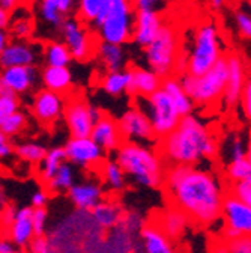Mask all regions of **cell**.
Wrapping results in <instances>:
<instances>
[{"label":"cell","instance_id":"obj_1","mask_svg":"<svg viewBox=\"0 0 251 253\" xmlns=\"http://www.w3.org/2000/svg\"><path fill=\"white\" fill-rule=\"evenodd\" d=\"M173 207L191 220L193 226L212 228L221 220L226 181L203 166H170L163 184Z\"/></svg>","mask_w":251,"mask_h":253},{"label":"cell","instance_id":"obj_2","mask_svg":"<svg viewBox=\"0 0 251 253\" xmlns=\"http://www.w3.org/2000/svg\"><path fill=\"white\" fill-rule=\"evenodd\" d=\"M158 152L167 168L202 166L218 157L219 142L209 125L194 113L180 118L176 128L158 140Z\"/></svg>","mask_w":251,"mask_h":253},{"label":"cell","instance_id":"obj_3","mask_svg":"<svg viewBox=\"0 0 251 253\" xmlns=\"http://www.w3.org/2000/svg\"><path fill=\"white\" fill-rule=\"evenodd\" d=\"M114 160L134 184L144 188L163 187L167 165L152 145L123 142L114 151Z\"/></svg>","mask_w":251,"mask_h":253},{"label":"cell","instance_id":"obj_4","mask_svg":"<svg viewBox=\"0 0 251 253\" xmlns=\"http://www.w3.org/2000/svg\"><path fill=\"white\" fill-rule=\"evenodd\" d=\"M224 56V42L219 27L212 20L203 21L194 30L186 59H182L183 73L190 76H203Z\"/></svg>","mask_w":251,"mask_h":253},{"label":"cell","instance_id":"obj_5","mask_svg":"<svg viewBox=\"0 0 251 253\" xmlns=\"http://www.w3.org/2000/svg\"><path fill=\"white\" fill-rule=\"evenodd\" d=\"M95 228L90 211L74 210L48 228L45 237L54 253H81L89 234Z\"/></svg>","mask_w":251,"mask_h":253},{"label":"cell","instance_id":"obj_6","mask_svg":"<svg viewBox=\"0 0 251 253\" xmlns=\"http://www.w3.org/2000/svg\"><path fill=\"white\" fill-rule=\"evenodd\" d=\"M226 56L203 76H190L183 73L179 77L183 90L196 106L211 107L221 101L229 74Z\"/></svg>","mask_w":251,"mask_h":253},{"label":"cell","instance_id":"obj_7","mask_svg":"<svg viewBox=\"0 0 251 253\" xmlns=\"http://www.w3.org/2000/svg\"><path fill=\"white\" fill-rule=\"evenodd\" d=\"M147 68L161 79L175 76L180 67L179 37L172 24L164 23L156 38L144 48Z\"/></svg>","mask_w":251,"mask_h":253},{"label":"cell","instance_id":"obj_8","mask_svg":"<svg viewBox=\"0 0 251 253\" xmlns=\"http://www.w3.org/2000/svg\"><path fill=\"white\" fill-rule=\"evenodd\" d=\"M136 101L137 107L142 112H144V115L149 118L155 136L158 140L170 134L178 126L182 118L172 98L163 89H158L144 98L139 97L136 98Z\"/></svg>","mask_w":251,"mask_h":253},{"label":"cell","instance_id":"obj_9","mask_svg":"<svg viewBox=\"0 0 251 253\" xmlns=\"http://www.w3.org/2000/svg\"><path fill=\"white\" fill-rule=\"evenodd\" d=\"M139 237L140 232L127 226L122 220L108 231L97 226L89 234L81 253H131L137 249Z\"/></svg>","mask_w":251,"mask_h":253},{"label":"cell","instance_id":"obj_10","mask_svg":"<svg viewBox=\"0 0 251 253\" xmlns=\"http://www.w3.org/2000/svg\"><path fill=\"white\" fill-rule=\"evenodd\" d=\"M136 9L133 0H111L110 11L98 27L100 40L110 44L125 45L133 41Z\"/></svg>","mask_w":251,"mask_h":253},{"label":"cell","instance_id":"obj_11","mask_svg":"<svg viewBox=\"0 0 251 253\" xmlns=\"http://www.w3.org/2000/svg\"><path fill=\"white\" fill-rule=\"evenodd\" d=\"M104 112L92 106L83 95H70L65 100L64 121L71 137H90V133Z\"/></svg>","mask_w":251,"mask_h":253},{"label":"cell","instance_id":"obj_12","mask_svg":"<svg viewBox=\"0 0 251 253\" xmlns=\"http://www.w3.org/2000/svg\"><path fill=\"white\" fill-rule=\"evenodd\" d=\"M223 238L251 237V207L245 205L236 196L227 192L221 208Z\"/></svg>","mask_w":251,"mask_h":253},{"label":"cell","instance_id":"obj_13","mask_svg":"<svg viewBox=\"0 0 251 253\" xmlns=\"http://www.w3.org/2000/svg\"><path fill=\"white\" fill-rule=\"evenodd\" d=\"M117 125L123 142H136L144 145H152L158 142L149 118L137 106L125 110L117 119Z\"/></svg>","mask_w":251,"mask_h":253},{"label":"cell","instance_id":"obj_14","mask_svg":"<svg viewBox=\"0 0 251 253\" xmlns=\"http://www.w3.org/2000/svg\"><path fill=\"white\" fill-rule=\"evenodd\" d=\"M64 42L71 51L72 59L78 62H87L93 54H97V45H93V38L87 32L84 23L77 18L65 20L60 29Z\"/></svg>","mask_w":251,"mask_h":253},{"label":"cell","instance_id":"obj_15","mask_svg":"<svg viewBox=\"0 0 251 253\" xmlns=\"http://www.w3.org/2000/svg\"><path fill=\"white\" fill-rule=\"evenodd\" d=\"M64 151L68 163L83 169L101 166L106 157V152L92 140V137H70L64 145Z\"/></svg>","mask_w":251,"mask_h":253},{"label":"cell","instance_id":"obj_16","mask_svg":"<svg viewBox=\"0 0 251 253\" xmlns=\"http://www.w3.org/2000/svg\"><path fill=\"white\" fill-rule=\"evenodd\" d=\"M227 67H229V74H227V83L221 97V106L224 110H233L236 106H239L241 101V93L247 82V68L245 62L239 54H227Z\"/></svg>","mask_w":251,"mask_h":253},{"label":"cell","instance_id":"obj_17","mask_svg":"<svg viewBox=\"0 0 251 253\" xmlns=\"http://www.w3.org/2000/svg\"><path fill=\"white\" fill-rule=\"evenodd\" d=\"M65 110V98L48 89H41L35 93L32 100V113L36 121L44 126L54 125L60 118H64Z\"/></svg>","mask_w":251,"mask_h":253},{"label":"cell","instance_id":"obj_18","mask_svg":"<svg viewBox=\"0 0 251 253\" xmlns=\"http://www.w3.org/2000/svg\"><path fill=\"white\" fill-rule=\"evenodd\" d=\"M152 221L175 243L182 241L193 228L191 220L173 205L161 210Z\"/></svg>","mask_w":251,"mask_h":253},{"label":"cell","instance_id":"obj_19","mask_svg":"<svg viewBox=\"0 0 251 253\" xmlns=\"http://www.w3.org/2000/svg\"><path fill=\"white\" fill-rule=\"evenodd\" d=\"M39 57L38 47L27 40H14L9 41L3 53L0 54V68L11 67H32Z\"/></svg>","mask_w":251,"mask_h":253},{"label":"cell","instance_id":"obj_20","mask_svg":"<svg viewBox=\"0 0 251 253\" xmlns=\"http://www.w3.org/2000/svg\"><path fill=\"white\" fill-rule=\"evenodd\" d=\"M164 24L161 12L156 11H136L133 42L142 48H146L158 35Z\"/></svg>","mask_w":251,"mask_h":253},{"label":"cell","instance_id":"obj_21","mask_svg":"<svg viewBox=\"0 0 251 253\" xmlns=\"http://www.w3.org/2000/svg\"><path fill=\"white\" fill-rule=\"evenodd\" d=\"M136 250L139 253H180L178 243L170 240L153 221H147L142 229Z\"/></svg>","mask_w":251,"mask_h":253},{"label":"cell","instance_id":"obj_22","mask_svg":"<svg viewBox=\"0 0 251 253\" xmlns=\"http://www.w3.org/2000/svg\"><path fill=\"white\" fill-rule=\"evenodd\" d=\"M68 199L75 210L92 211L101 201L106 199L104 187L95 181H83L75 182L68 190Z\"/></svg>","mask_w":251,"mask_h":253},{"label":"cell","instance_id":"obj_23","mask_svg":"<svg viewBox=\"0 0 251 253\" xmlns=\"http://www.w3.org/2000/svg\"><path fill=\"white\" fill-rule=\"evenodd\" d=\"M90 137L104 152H114L123 143V137L120 134L117 121L106 113L93 125Z\"/></svg>","mask_w":251,"mask_h":253},{"label":"cell","instance_id":"obj_24","mask_svg":"<svg viewBox=\"0 0 251 253\" xmlns=\"http://www.w3.org/2000/svg\"><path fill=\"white\" fill-rule=\"evenodd\" d=\"M32 212V207H21L17 210L14 223L8 231V238L15 244L17 249H27V246L35 238Z\"/></svg>","mask_w":251,"mask_h":253},{"label":"cell","instance_id":"obj_25","mask_svg":"<svg viewBox=\"0 0 251 253\" xmlns=\"http://www.w3.org/2000/svg\"><path fill=\"white\" fill-rule=\"evenodd\" d=\"M131 73V82L128 87V95L134 98L139 97H149L153 92L161 89L163 79L160 76H156L153 71H150L147 67H134L130 68Z\"/></svg>","mask_w":251,"mask_h":253},{"label":"cell","instance_id":"obj_26","mask_svg":"<svg viewBox=\"0 0 251 253\" xmlns=\"http://www.w3.org/2000/svg\"><path fill=\"white\" fill-rule=\"evenodd\" d=\"M0 77L5 84L15 93L21 95L32 89L38 80V70L35 65L32 67H11L5 68L0 73Z\"/></svg>","mask_w":251,"mask_h":253},{"label":"cell","instance_id":"obj_27","mask_svg":"<svg viewBox=\"0 0 251 253\" xmlns=\"http://www.w3.org/2000/svg\"><path fill=\"white\" fill-rule=\"evenodd\" d=\"M77 0H41L39 14L45 24L53 29H62L67 15L74 9Z\"/></svg>","mask_w":251,"mask_h":253},{"label":"cell","instance_id":"obj_28","mask_svg":"<svg viewBox=\"0 0 251 253\" xmlns=\"http://www.w3.org/2000/svg\"><path fill=\"white\" fill-rule=\"evenodd\" d=\"M123 212H125V210L122 208V205L117 201L104 199L90 211V215L98 228L108 231L120 223Z\"/></svg>","mask_w":251,"mask_h":253},{"label":"cell","instance_id":"obj_29","mask_svg":"<svg viewBox=\"0 0 251 253\" xmlns=\"http://www.w3.org/2000/svg\"><path fill=\"white\" fill-rule=\"evenodd\" d=\"M111 6V0H78L77 20L84 24H93L97 29L106 20Z\"/></svg>","mask_w":251,"mask_h":253},{"label":"cell","instance_id":"obj_30","mask_svg":"<svg viewBox=\"0 0 251 253\" xmlns=\"http://www.w3.org/2000/svg\"><path fill=\"white\" fill-rule=\"evenodd\" d=\"M97 56L107 73L127 70V51L123 45L100 41L97 45Z\"/></svg>","mask_w":251,"mask_h":253},{"label":"cell","instance_id":"obj_31","mask_svg":"<svg viewBox=\"0 0 251 253\" xmlns=\"http://www.w3.org/2000/svg\"><path fill=\"white\" fill-rule=\"evenodd\" d=\"M41 79L45 89L59 95H65L72 90V74L68 67H45Z\"/></svg>","mask_w":251,"mask_h":253},{"label":"cell","instance_id":"obj_32","mask_svg":"<svg viewBox=\"0 0 251 253\" xmlns=\"http://www.w3.org/2000/svg\"><path fill=\"white\" fill-rule=\"evenodd\" d=\"M161 89L169 95L172 98V101L175 103L178 112L180 113V116H186V115H191L196 104L191 101V98L188 97L186 92L183 90L182 84H180V80L179 77H167V79H163V83H161Z\"/></svg>","mask_w":251,"mask_h":253},{"label":"cell","instance_id":"obj_33","mask_svg":"<svg viewBox=\"0 0 251 253\" xmlns=\"http://www.w3.org/2000/svg\"><path fill=\"white\" fill-rule=\"evenodd\" d=\"M101 176L104 185L113 193H120L125 190L128 184V178L119 166V163L114 160H104L101 163Z\"/></svg>","mask_w":251,"mask_h":253},{"label":"cell","instance_id":"obj_34","mask_svg":"<svg viewBox=\"0 0 251 253\" xmlns=\"http://www.w3.org/2000/svg\"><path fill=\"white\" fill-rule=\"evenodd\" d=\"M45 67H68L72 62L70 48L64 41H50L42 48Z\"/></svg>","mask_w":251,"mask_h":253},{"label":"cell","instance_id":"obj_35","mask_svg":"<svg viewBox=\"0 0 251 253\" xmlns=\"http://www.w3.org/2000/svg\"><path fill=\"white\" fill-rule=\"evenodd\" d=\"M67 163V155H65V151H64V146H54L51 149L47 151L44 160L39 163V169H38V175H39V179L47 184L54 175L56 172L60 169V166Z\"/></svg>","mask_w":251,"mask_h":253},{"label":"cell","instance_id":"obj_36","mask_svg":"<svg viewBox=\"0 0 251 253\" xmlns=\"http://www.w3.org/2000/svg\"><path fill=\"white\" fill-rule=\"evenodd\" d=\"M75 166L71 163H64L60 169L56 172V175L45 184V190L51 195H60L68 193V190L75 184Z\"/></svg>","mask_w":251,"mask_h":253},{"label":"cell","instance_id":"obj_37","mask_svg":"<svg viewBox=\"0 0 251 253\" xmlns=\"http://www.w3.org/2000/svg\"><path fill=\"white\" fill-rule=\"evenodd\" d=\"M218 154H221L224 165L229 162L245 158L247 157V139H244L241 133L229 134L223 143H219Z\"/></svg>","mask_w":251,"mask_h":253},{"label":"cell","instance_id":"obj_38","mask_svg":"<svg viewBox=\"0 0 251 253\" xmlns=\"http://www.w3.org/2000/svg\"><path fill=\"white\" fill-rule=\"evenodd\" d=\"M130 82H131L130 70H122L116 73H107L103 77L100 86L110 97H119V95L128 92Z\"/></svg>","mask_w":251,"mask_h":253},{"label":"cell","instance_id":"obj_39","mask_svg":"<svg viewBox=\"0 0 251 253\" xmlns=\"http://www.w3.org/2000/svg\"><path fill=\"white\" fill-rule=\"evenodd\" d=\"M8 34L15 40H27L34 34V20L27 14V11L15 9L11 15V24L8 27Z\"/></svg>","mask_w":251,"mask_h":253},{"label":"cell","instance_id":"obj_40","mask_svg":"<svg viewBox=\"0 0 251 253\" xmlns=\"http://www.w3.org/2000/svg\"><path fill=\"white\" fill-rule=\"evenodd\" d=\"M47 148L38 142H20L14 146V154L20 158L21 162L29 165H39L47 154Z\"/></svg>","mask_w":251,"mask_h":253},{"label":"cell","instance_id":"obj_41","mask_svg":"<svg viewBox=\"0 0 251 253\" xmlns=\"http://www.w3.org/2000/svg\"><path fill=\"white\" fill-rule=\"evenodd\" d=\"M223 175H224V181L229 184L245 181V179L251 178V165L247 160V157L241 158V160L229 162L224 165Z\"/></svg>","mask_w":251,"mask_h":253},{"label":"cell","instance_id":"obj_42","mask_svg":"<svg viewBox=\"0 0 251 253\" xmlns=\"http://www.w3.org/2000/svg\"><path fill=\"white\" fill-rule=\"evenodd\" d=\"M26 126H27V116L18 110V112L9 115L3 121V124L0 125V131L5 133L9 137H14V136H18Z\"/></svg>","mask_w":251,"mask_h":253},{"label":"cell","instance_id":"obj_43","mask_svg":"<svg viewBox=\"0 0 251 253\" xmlns=\"http://www.w3.org/2000/svg\"><path fill=\"white\" fill-rule=\"evenodd\" d=\"M233 24L238 35L244 40H251V12L238 8L233 11Z\"/></svg>","mask_w":251,"mask_h":253},{"label":"cell","instance_id":"obj_44","mask_svg":"<svg viewBox=\"0 0 251 253\" xmlns=\"http://www.w3.org/2000/svg\"><path fill=\"white\" fill-rule=\"evenodd\" d=\"M18 109H20L18 95H15V93L2 95V97H0V125L3 124V121H5L9 115L18 112Z\"/></svg>","mask_w":251,"mask_h":253},{"label":"cell","instance_id":"obj_45","mask_svg":"<svg viewBox=\"0 0 251 253\" xmlns=\"http://www.w3.org/2000/svg\"><path fill=\"white\" fill-rule=\"evenodd\" d=\"M227 192L232 193L233 196H236L245 205L251 207V178H248L245 181H239V182L230 184Z\"/></svg>","mask_w":251,"mask_h":253},{"label":"cell","instance_id":"obj_46","mask_svg":"<svg viewBox=\"0 0 251 253\" xmlns=\"http://www.w3.org/2000/svg\"><path fill=\"white\" fill-rule=\"evenodd\" d=\"M48 210L47 208H34L32 221L35 237H44L48 231Z\"/></svg>","mask_w":251,"mask_h":253},{"label":"cell","instance_id":"obj_47","mask_svg":"<svg viewBox=\"0 0 251 253\" xmlns=\"http://www.w3.org/2000/svg\"><path fill=\"white\" fill-rule=\"evenodd\" d=\"M239 106H241V109H242V113H244L245 119H247L248 124L251 125V77H247L245 86H244L242 93H241Z\"/></svg>","mask_w":251,"mask_h":253},{"label":"cell","instance_id":"obj_48","mask_svg":"<svg viewBox=\"0 0 251 253\" xmlns=\"http://www.w3.org/2000/svg\"><path fill=\"white\" fill-rule=\"evenodd\" d=\"M230 253H251V237H238L227 240Z\"/></svg>","mask_w":251,"mask_h":253},{"label":"cell","instance_id":"obj_49","mask_svg":"<svg viewBox=\"0 0 251 253\" xmlns=\"http://www.w3.org/2000/svg\"><path fill=\"white\" fill-rule=\"evenodd\" d=\"M136 11H156L161 12L166 6V0H133Z\"/></svg>","mask_w":251,"mask_h":253},{"label":"cell","instance_id":"obj_50","mask_svg":"<svg viewBox=\"0 0 251 253\" xmlns=\"http://www.w3.org/2000/svg\"><path fill=\"white\" fill-rule=\"evenodd\" d=\"M27 252L29 253H54L47 237H35L32 240V243H30L27 246Z\"/></svg>","mask_w":251,"mask_h":253},{"label":"cell","instance_id":"obj_51","mask_svg":"<svg viewBox=\"0 0 251 253\" xmlns=\"http://www.w3.org/2000/svg\"><path fill=\"white\" fill-rule=\"evenodd\" d=\"M50 201V193L45 188L35 190L30 196V207L32 208H47V204Z\"/></svg>","mask_w":251,"mask_h":253},{"label":"cell","instance_id":"obj_52","mask_svg":"<svg viewBox=\"0 0 251 253\" xmlns=\"http://www.w3.org/2000/svg\"><path fill=\"white\" fill-rule=\"evenodd\" d=\"M17 207L14 204H9L5 211L2 212V215H0V228H2L5 232L9 231L11 225L14 223V218H15V214H17Z\"/></svg>","mask_w":251,"mask_h":253},{"label":"cell","instance_id":"obj_53","mask_svg":"<svg viewBox=\"0 0 251 253\" xmlns=\"http://www.w3.org/2000/svg\"><path fill=\"white\" fill-rule=\"evenodd\" d=\"M12 137L6 136L5 133L0 131V162L8 160V158L14 154V143L11 140Z\"/></svg>","mask_w":251,"mask_h":253},{"label":"cell","instance_id":"obj_54","mask_svg":"<svg viewBox=\"0 0 251 253\" xmlns=\"http://www.w3.org/2000/svg\"><path fill=\"white\" fill-rule=\"evenodd\" d=\"M208 253H230L229 252V246H227V240L226 238H218L215 241L211 243Z\"/></svg>","mask_w":251,"mask_h":253},{"label":"cell","instance_id":"obj_55","mask_svg":"<svg viewBox=\"0 0 251 253\" xmlns=\"http://www.w3.org/2000/svg\"><path fill=\"white\" fill-rule=\"evenodd\" d=\"M15 252H17L15 244L8 237L0 235V253H15Z\"/></svg>","mask_w":251,"mask_h":253},{"label":"cell","instance_id":"obj_56","mask_svg":"<svg viewBox=\"0 0 251 253\" xmlns=\"http://www.w3.org/2000/svg\"><path fill=\"white\" fill-rule=\"evenodd\" d=\"M9 205V199H8V193H6V188H5V184L0 178V215L5 211V208Z\"/></svg>","mask_w":251,"mask_h":253},{"label":"cell","instance_id":"obj_57","mask_svg":"<svg viewBox=\"0 0 251 253\" xmlns=\"http://www.w3.org/2000/svg\"><path fill=\"white\" fill-rule=\"evenodd\" d=\"M209 2V6L212 11H221L224 8H227L233 0H208Z\"/></svg>","mask_w":251,"mask_h":253},{"label":"cell","instance_id":"obj_58","mask_svg":"<svg viewBox=\"0 0 251 253\" xmlns=\"http://www.w3.org/2000/svg\"><path fill=\"white\" fill-rule=\"evenodd\" d=\"M9 24H11V12L0 8V29L8 30Z\"/></svg>","mask_w":251,"mask_h":253},{"label":"cell","instance_id":"obj_59","mask_svg":"<svg viewBox=\"0 0 251 253\" xmlns=\"http://www.w3.org/2000/svg\"><path fill=\"white\" fill-rule=\"evenodd\" d=\"M21 0H0V8H3L9 12H14L20 6Z\"/></svg>","mask_w":251,"mask_h":253},{"label":"cell","instance_id":"obj_60","mask_svg":"<svg viewBox=\"0 0 251 253\" xmlns=\"http://www.w3.org/2000/svg\"><path fill=\"white\" fill-rule=\"evenodd\" d=\"M8 44H9V34H8V30L0 29V54L3 53V50L6 48Z\"/></svg>","mask_w":251,"mask_h":253},{"label":"cell","instance_id":"obj_61","mask_svg":"<svg viewBox=\"0 0 251 253\" xmlns=\"http://www.w3.org/2000/svg\"><path fill=\"white\" fill-rule=\"evenodd\" d=\"M247 160L251 165V131L247 136Z\"/></svg>","mask_w":251,"mask_h":253},{"label":"cell","instance_id":"obj_62","mask_svg":"<svg viewBox=\"0 0 251 253\" xmlns=\"http://www.w3.org/2000/svg\"><path fill=\"white\" fill-rule=\"evenodd\" d=\"M15 253H29V252H27V249H17Z\"/></svg>","mask_w":251,"mask_h":253},{"label":"cell","instance_id":"obj_63","mask_svg":"<svg viewBox=\"0 0 251 253\" xmlns=\"http://www.w3.org/2000/svg\"><path fill=\"white\" fill-rule=\"evenodd\" d=\"M131 253H139V252H137V250H134V252H131Z\"/></svg>","mask_w":251,"mask_h":253},{"label":"cell","instance_id":"obj_64","mask_svg":"<svg viewBox=\"0 0 251 253\" xmlns=\"http://www.w3.org/2000/svg\"><path fill=\"white\" fill-rule=\"evenodd\" d=\"M250 6H251V0H250Z\"/></svg>","mask_w":251,"mask_h":253}]
</instances>
